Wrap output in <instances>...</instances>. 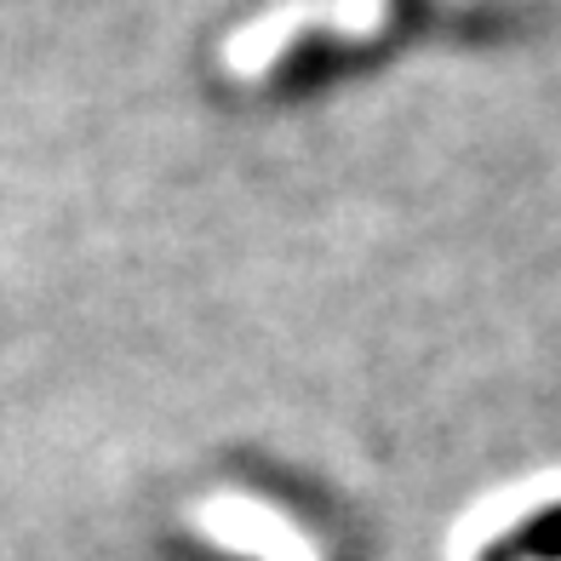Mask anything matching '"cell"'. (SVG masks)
<instances>
[{
	"instance_id": "6da1fadb",
	"label": "cell",
	"mask_w": 561,
	"mask_h": 561,
	"mask_svg": "<svg viewBox=\"0 0 561 561\" xmlns=\"http://www.w3.org/2000/svg\"><path fill=\"white\" fill-rule=\"evenodd\" d=\"M378 18H385V0H287V7H275L270 18H252L229 35L224 69L264 75L304 30H316V23H333L339 35H367V30H378Z\"/></svg>"
}]
</instances>
